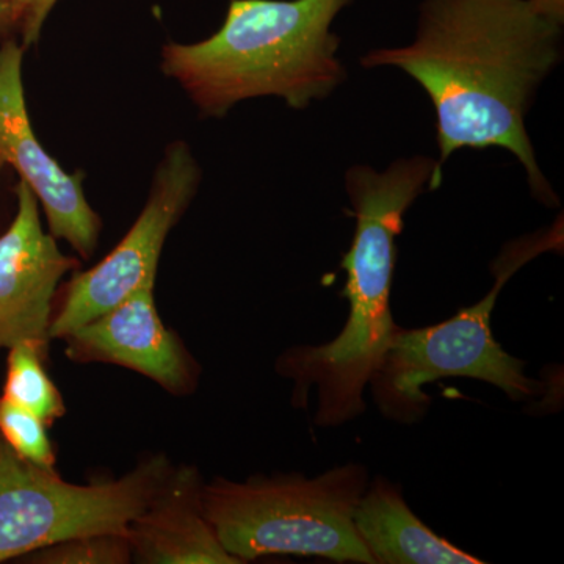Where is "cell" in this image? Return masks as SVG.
<instances>
[{
    "label": "cell",
    "instance_id": "6da1fadb",
    "mask_svg": "<svg viewBox=\"0 0 564 564\" xmlns=\"http://www.w3.org/2000/svg\"><path fill=\"white\" fill-rule=\"evenodd\" d=\"M563 58V24L527 0H423L413 43L367 52L366 69L399 68L436 111L443 165L464 148H503L521 162L545 207L558 196L538 165L525 118L538 88Z\"/></svg>",
    "mask_w": 564,
    "mask_h": 564
},
{
    "label": "cell",
    "instance_id": "7a4b0ae2",
    "mask_svg": "<svg viewBox=\"0 0 564 564\" xmlns=\"http://www.w3.org/2000/svg\"><path fill=\"white\" fill-rule=\"evenodd\" d=\"M443 182L437 162L426 155L399 159L383 173L355 165L345 173V191L356 220L355 236L340 267L347 273L344 295L348 317L332 343L295 345L282 352L276 372L293 383V406L303 408L317 389L318 426H339L366 411L364 389L399 326L391 313L397 237L403 218L429 185Z\"/></svg>",
    "mask_w": 564,
    "mask_h": 564
},
{
    "label": "cell",
    "instance_id": "3957f363",
    "mask_svg": "<svg viewBox=\"0 0 564 564\" xmlns=\"http://www.w3.org/2000/svg\"><path fill=\"white\" fill-rule=\"evenodd\" d=\"M352 0H231L220 31L193 44L169 43L162 70L204 117L274 96L302 110L347 80L332 31Z\"/></svg>",
    "mask_w": 564,
    "mask_h": 564
},
{
    "label": "cell",
    "instance_id": "277c9868",
    "mask_svg": "<svg viewBox=\"0 0 564 564\" xmlns=\"http://www.w3.org/2000/svg\"><path fill=\"white\" fill-rule=\"evenodd\" d=\"M369 485L358 463L300 474L256 475L245 481L217 477L203 486V508L223 547L240 563L270 555L317 556L375 564L352 524Z\"/></svg>",
    "mask_w": 564,
    "mask_h": 564
},
{
    "label": "cell",
    "instance_id": "5b68a950",
    "mask_svg": "<svg viewBox=\"0 0 564 564\" xmlns=\"http://www.w3.org/2000/svg\"><path fill=\"white\" fill-rule=\"evenodd\" d=\"M563 218L551 228L505 245L492 262L494 285L484 300L437 325L397 329L370 386L377 406L393 422L422 421L432 406L423 386L464 377L502 389L511 400L543 395L544 384L525 375V362L503 350L492 336L499 293L518 270L547 251H563Z\"/></svg>",
    "mask_w": 564,
    "mask_h": 564
},
{
    "label": "cell",
    "instance_id": "8992f818",
    "mask_svg": "<svg viewBox=\"0 0 564 564\" xmlns=\"http://www.w3.org/2000/svg\"><path fill=\"white\" fill-rule=\"evenodd\" d=\"M172 470L169 456L152 455L118 480L74 485L0 437V563L82 534H128Z\"/></svg>",
    "mask_w": 564,
    "mask_h": 564
},
{
    "label": "cell",
    "instance_id": "52a82bcc",
    "mask_svg": "<svg viewBox=\"0 0 564 564\" xmlns=\"http://www.w3.org/2000/svg\"><path fill=\"white\" fill-rule=\"evenodd\" d=\"M202 181V170L185 141H173L152 177L150 196L132 228L90 270L73 272L55 299L51 339L93 321L141 285L158 280L163 247L174 226L191 206Z\"/></svg>",
    "mask_w": 564,
    "mask_h": 564
},
{
    "label": "cell",
    "instance_id": "ba28073f",
    "mask_svg": "<svg viewBox=\"0 0 564 564\" xmlns=\"http://www.w3.org/2000/svg\"><path fill=\"white\" fill-rule=\"evenodd\" d=\"M24 52L21 40L0 43V162L35 193L52 236L88 261L98 250L101 218L85 198L80 173H66L33 132L22 84Z\"/></svg>",
    "mask_w": 564,
    "mask_h": 564
},
{
    "label": "cell",
    "instance_id": "9c48e42d",
    "mask_svg": "<svg viewBox=\"0 0 564 564\" xmlns=\"http://www.w3.org/2000/svg\"><path fill=\"white\" fill-rule=\"evenodd\" d=\"M13 220L0 236V348L46 347L63 278L80 269L41 225L40 203L28 184L14 187Z\"/></svg>",
    "mask_w": 564,
    "mask_h": 564
},
{
    "label": "cell",
    "instance_id": "30bf717a",
    "mask_svg": "<svg viewBox=\"0 0 564 564\" xmlns=\"http://www.w3.org/2000/svg\"><path fill=\"white\" fill-rule=\"evenodd\" d=\"M154 292L155 281L148 282L107 313L66 334L65 355L74 362L124 367L172 395H192L202 367L181 337L163 325Z\"/></svg>",
    "mask_w": 564,
    "mask_h": 564
},
{
    "label": "cell",
    "instance_id": "8fae6325",
    "mask_svg": "<svg viewBox=\"0 0 564 564\" xmlns=\"http://www.w3.org/2000/svg\"><path fill=\"white\" fill-rule=\"evenodd\" d=\"M203 486L196 467H173L161 491L129 525L133 563L240 564L204 514Z\"/></svg>",
    "mask_w": 564,
    "mask_h": 564
},
{
    "label": "cell",
    "instance_id": "7c38bea8",
    "mask_svg": "<svg viewBox=\"0 0 564 564\" xmlns=\"http://www.w3.org/2000/svg\"><path fill=\"white\" fill-rule=\"evenodd\" d=\"M352 524L375 564H481L434 533L411 510L402 489L388 478L367 485Z\"/></svg>",
    "mask_w": 564,
    "mask_h": 564
},
{
    "label": "cell",
    "instance_id": "4fadbf2b",
    "mask_svg": "<svg viewBox=\"0 0 564 564\" xmlns=\"http://www.w3.org/2000/svg\"><path fill=\"white\" fill-rule=\"evenodd\" d=\"M46 347L22 343L10 348L3 399L39 415L46 425L66 414L61 391L43 366Z\"/></svg>",
    "mask_w": 564,
    "mask_h": 564
},
{
    "label": "cell",
    "instance_id": "5bb4252c",
    "mask_svg": "<svg viewBox=\"0 0 564 564\" xmlns=\"http://www.w3.org/2000/svg\"><path fill=\"white\" fill-rule=\"evenodd\" d=\"M28 563L128 564L133 563L132 545L128 534H82L33 552Z\"/></svg>",
    "mask_w": 564,
    "mask_h": 564
},
{
    "label": "cell",
    "instance_id": "9a60e30c",
    "mask_svg": "<svg viewBox=\"0 0 564 564\" xmlns=\"http://www.w3.org/2000/svg\"><path fill=\"white\" fill-rule=\"evenodd\" d=\"M46 423L39 415L0 399V437L21 458L43 467H55L57 455L46 433Z\"/></svg>",
    "mask_w": 564,
    "mask_h": 564
},
{
    "label": "cell",
    "instance_id": "2e32d148",
    "mask_svg": "<svg viewBox=\"0 0 564 564\" xmlns=\"http://www.w3.org/2000/svg\"><path fill=\"white\" fill-rule=\"evenodd\" d=\"M11 2L20 10V40L22 46L28 50V47L39 43L44 22H46L57 0H11Z\"/></svg>",
    "mask_w": 564,
    "mask_h": 564
},
{
    "label": "cell",
    "instance_id": "e0dca14e",
    "mask_svg": "<svg viewBox=\"0 0 564 564\" xmlns=\"http://www.w3.org/2000/svg\"><path fill=\"white\" fill-rule=\"evenodd\" d=\"M21 33V13L11 0H0V43Z\"/></svg>",
    "mask_w": 564,
    "mask_h": 564
},
{
    "label": "cell",
    "instance_id": "ac0fdd59",
    "mask_svg": "<svg viewBox=\"0 0 564 564\" xmlns=\"http://www.w3.org/2000/svg\"><path fill=\"white\" fill-rule=\"evenodd\" d=\"M532 9L549 20L564 22V0H527Z\"/></svg>",
    "mask_w": 564,
    "mask_h": 564
},
{
    "label": "cell",
    "instance_id": "d6986e66",
    "mask_svg": "<svg viewBox=\"0 0 564 564\" xmlns=\"http://www.w3.org/2000/svg\"><path fill=\"white\" fill-rule=\"evenodd\" d=\"M7 172V166L3 165L2 162H0V192H2V185H3V174Z\"/></svg>",
    "mask_w": 564,
    "mask_h": 564
}]
</instances>
